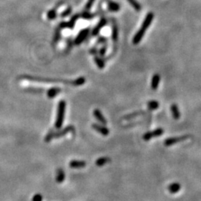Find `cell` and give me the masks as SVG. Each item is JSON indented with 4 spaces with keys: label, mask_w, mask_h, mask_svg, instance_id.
<instances>
[{
    "label": "cell",
    "mask_w": 201,
    "mask_h": 201,
    "mask_svg": "<svg viewBox=\"0 0 201 201\" xmlns=\"http://www.w3.org/2000/svg\"><path fill=\"white\" fill-rule=\"evenodd\" d=\"M154 17V14L151 12L148 13V15L145 17V19H144V21L142 22V25H141V28L136 32V34L134 35V38H133V43L134 45H137L142 39L143 37L145 35V32L149 28L151 22H153Z\"/></svg>",
    "instance_id": "1"
},
{
    "label": "cell",
    "mask_w": 201,
    "mask_h": 201,
    "mask_svg": "<svg viewBox=\"0 0 201 201\" xmlns=\"http://www.w3.org/2000/svg\"><path fill=\"white\" fill-rule=\"evenodd\" d=\"M65 112H66V101L60 100L57 108V115L56 121H55V127L57 129H60L63 124L64 120Z\"/></svg>",
    "instance_id": "2"
},
{
    "label": "cell",
    "mask_w": 201,
    "mask_h": 201,
    "mask_svg": "<svg viewBox=\"0 0 201 201\" xmlns=\"http://www.w3.org/2000/svg\"><path fill=\"white\" fill-rule=\"evenodd\" d=\"M72 130H73V127H72V126H69V127H66L65 129H63V131H60V132H58V133H53V132L49 133V134L46 136V138H45V141H46V142H49V141H50L51 140L53 139H55V138H60V137L66 135L67 133H69V131H72Z\"/></svg>",
    "instance_id": "3"
},
{
    "label": "cell",
    "mask_w": 201,
    "mask_h": 201,
    "mask_svg": "<svg viewBox=\"0 0 201 201\" xmlns=\"http://www.w3.org/2000/svg\"><path fill=\"white\" fill-rule=\"evenodd\" d=\"M164 133L163 129L162 128H157L153 131H149V132L146 133L143 136V139L145 141H149L151 139L154 138V137L159 136L162 135Z\"/></svg>",
    "instance_id": "4"
},
{
    "label": "cell",
    "mask_w": 201,
    "mask_h": 201,
    "mask_svg": "<svg viewBox=\"0 0 201 201\" xmlns=\"http://www.w3.org/2000/svg\"><path fill=\"white\" fill-rule=\"evenodd\" d=\"M89 32H90V28H85V29H83V30L80 31V33L78 34L77 37H76L75 39V41H74L75 44L77 45V46L81 44L82 42L85 40V39L87 38Z\"/></svg>",
    "instance_id": "5"
},
{
    "label": "cell",
    "mask_w": 201,
    "mask_h": 201,
    "mask_svg": "<svg viewBox=\"0 0 201 201\" xmlns=\"http://www.w3.org/2000/svg\"><path fill=\"white\" fill-rule=\"evenodd\" d=\"M188 136H177V137H171V138H168L165 141V146H171V145H174L175 143L179 142V141H184V140L187 139Z\"/></svg>",
    "instance_id": "6"
},
{
    "label": "cell",
    "mask_w": 201,
    "mask_h": 201,
    "mask_svg": "<svg viewBox=\"0 0 201 201\" xmlns=\"http://www.w3.org/2000/svg\"><path fill=\"white\" fill-rule=\"evenodd\" d=\"M106 24H107V19H106L105 18H102V19L100 20V22L98 23V25H96L94 28H93V32H92V34H93V36H96V35L98 34L100 31L101 30L104 26H105Z\"/></svg>",
    "instance_id": "7"
},
{
    "label": "cell",
    "mask_w": 201,
    "mask_h": 201,
    "mask_svg": "<svg viewBox=\"0 0 201 201\" xmlns=\"http://www.w3.org/2000/svg\"><path fill=\"white\" fill-rule=\"evenodd\" d=\"M92 127H93V128L94 129V130H95L97 132H98L99 134H100L101 135L103 136L109 135L110 131H109L108 129L106 127H104V126L100 125V124H93V125H92Z\"/></svg>",
    "instance_id": "8"
},
{
    "label": "cell",
    "mask_w": 201,
    "mask_h": 201,
    "mask_svg": "<svg viewBox=\"0 0 201 201\" xmlns=\"http://www.w3.org/2000/svg\"><path fill=\"white\" fill-rule=\"evenodd\" d=\"M93 115H94L95 118L98 120L100 123H101L104 125H106L107 123V120H106L105 117L104 116V115L102 114V113L98 110V109H95L93 112Z\"/></svg>",
    "instance_id": "9"
},
{
    "label": "cell",
    "mask_w": 201,
    "mask_h": 201,
    "mask_svg": "<svg viewBox=\"0 0 201 201\" xmlns=\"http://www.w3.org/2000/svg\"><path fill=\"white\" fill-rule=\"evenodd\" d=\"M79 15H75V16L73 17L71 20L69 22H62L60 23V28H73L75 27V22L77 21V19H78Z\"/></svg>",
    "instance_id": "10"
},
{
    "label": "cell",
    "mask_w": 201,
    "mask_h": 201,
    "mask_svg": "<svg viewBox=\"0 0 201 201\" xmlns=\"http://www.w3.org/2000/svg\"><path fill=\"white\" fill-rule=\"evenodd\" d=\"M159 82H160V76H159V75H158V74H155L152 77V79H151V89L154 90H156V89L158 88V87H159Z\"/></svg>",
    "instance_id": "11"
},
{
    "label": "cell",
    "mask_w": 201,
    "mask_h": 201,
    "mask_svg": "<svg viewBox=\"0 0 201 201\" xmlns=\"http://www.w3.org/2000/svg\"><path fill=\"white\" fill-rule=\"evenodd\" d=\"M87 165V163L84 161L80 160H72L69 162V166L73 168H81Z\"/></svg>",
    "instance_id": "12"
},
{
    "label": "cell",
    "mask_w": 201,
    "mask_h": 201,
    "mask_svg": "<svg viewBox=\"0 0 201 201\" xmlns=\"http://www.w3.org/2000/svg\"><path fill=\"white\" fill-rule=\"evenodd\" d=\"M171 111L174 119H179L180 117V113L177 104H172L171 106Z\"/></svg>",
    "instance_id": "13"
},
{
    "label": "cell",
    "mask_w": 201,
    "mask_h": 201,
    "mask_svg": "<svg viewBox=\"0 0 201 201\" xmlns=\"http://www.w3.org/2000/svg\"><path fill=\"white\" fill-rule=\"evenodd\" d=\"M107 8H108L109 11H113V12H116V11H118L120 10V5L117 2L110 1V2H108V3H107Z\"/></svg>",
    "instance_id": "14"
},
{
    "label": "cell",
    "mask_w": 201,
    "mask_h": 201,
    "mask_svg": "<svg viewBox=\"0 0 201 201\" xmlns=\"http://www.w3.org/2000/svg\"><path fill=\"white\" fill-rule=\"evenodd\" d=\"M65 179V173L62 168H58L57 171V177H56V181L58 183H61L64 181Z\"/></svg>",
    "instance_id": "15"
},
{
    "label": "cell",
    "mask_w": 201,
    "mask_h": 201,
    "mask_svg": "<svg viewBox=\"0 0 201 201\" xmlns=\"http://www.w3.org/2000/svg\"><path fill=\"white\" fill-rule=\"evenodd\" d=\"M61 90L60 88H57V87H54V88L50 89L49 90V91L47 92V95L49 98H55L57 95H58L60 93Z\"/></svg>",
    "instance_id": "16"
},
{
    "label": "cell",
    "mask_w": 201,
    "mask_h": 201,
    "mask_svg": "<svg viewBox=\"0 0 201 201\" xmlns=\"http://www.w3.org/2000/svg\"><path fill=\"white\" fill-rule=\"evenodd\" d=\"M179 189H180V185L178 183H173L168 186V191L172 194L177 193L179 192Z\"/></svg>",
    "instance_id": "17"
},
{
    "label": "cell",
    "mask_w": 201,
    "mask_h": 201,
    "mask_svg": "<svg viewBox=\"0 0 201 201\" xmlns=\"http://www.w3.org/2000/svg\"><path fill=\"white\" fill-rule=\"evenodd\" d=\"M110 161V159H109L108 157H101V158H99L96 160L95 162V165L97 166H103L105 164L108 163Z\"/></svg>",
    "instance_id": "18"
},
{
    "label": "cell",
    "mask_w": 201,
    "mask_h": 201,
    "mask_svg": "<svg viewBox=\"0 0 201 201\" xmlns=\"http://www.w3.org/2000/svg\"><path fill=\"white\" fill-rule=\"evenodd\" d=\"M94 60H95V63H96L97 66L98 67V69H104V66H105V63H104V60H103V59H101L100 57H99L98 56H95V57Z\"/></svg>",
    "instance_id": "19"
},
{
    "label": "cell",
    "mask_w": 201,
    "mask_h": 201,
    "mask_svg": "<svg viewBox=\"0 0 201 201\" xmlns=\"http://www.w3.org/2000/svg\"><path fill=\"white\" fill-rule=\"evenodd\" d=\"M159 104L157 100H150L149 102L148 103V109L151 110H156L157 108H159Z\"/></svg>",
    "instance_id": "20"
},
{
    "label": "cell",
    "mask_w": 201,
    "mask_h": 201,
    "mask_svg": "<svg viewBox=\"0 0 201 201\" xmlns=\"http://www.w3.org/2000/svg\"><path fill=\"white\" fill-rule=\"evenodd\" d=\"M127 1L129 2V3L131 4V6H132L133 8L136 10V11H141V5L137 2L136 0H127Z\"/></svg>",
    "instance_id": "21"
},
{
    "label": "cell",
    "mask_w": 201,
    "mask_h": 201,
    "mask_svg": "<svg viewBox=\"0 0 201 201\" xmlns=\"http://www.w3.org/2000/svg\"><path fill=\"white\" fill-rule=\"evenodd\" d=\"M85 83H86V79L84 77H80L72 82L73 86H81V85L84 84Z\"/></svg>",
    "instance_id": "22"
},
{
    "label": "cell",
    "mask_w": 201,
    "mask_h": 201,
    "mask_svg": "<svg viewBox=\"0 0 201 201\" xmlns=\"http://www.w3.org/2000/svg\"><path fill=\"white\" fill-rule=\"evenodd\" d=\"M112 39H113V41H117V39H118V28H117L116 25H114L113 28Z\"/></svg>",
    "instance_id": "23"
},
{
    "label": "cell",
    "mask_w": 201,
    "mask_h": 201,
    "mask_svg": "<svg viewBox=\"0 0 201 201\" xmlns=\"http://www.w3.org/2000/svg\"><path fill=\"white\" fill-rule=\"evenodd\" d=\"M57 17V14L55 10H50L47 14V17L49 19H54Z\"/></svg>",
    "instance_id": "24"
},
{
    "label": "cell",
    "mask_w": 201,
    "mask_h": 201,
    "mask_svg": "<svg viewBox=\"0 0 201 201\" xmlns=\"http://www.w3.org/2000/svg\"><path fill=\"white\" fill-rule=\"evenodd\" d=\"M81 17L85 19H91L92 18L94 17V14H92L91 13L89 12H84L82 14Z\"/></svg>",
    "instance_id": "25"
},
{
    "label": "cell",
    "mask_w": 201,
    "mask_h": 201,
    "mask_svg": "<svg viewBox=\"0 0 201 201\" xmlns=\"http://www.w3.org/2000/svg\"><path fill=\"white\" fill-rule=\"evenodd\" d=\"M95 1V0H88V2H87V5H86V10L89 11L93 5Z\"/></svg>",
    "instance_id": "26"
},
{
    "label": "cell",
    "mask_w": 201,
    "mask_h": 201,
    "mask_svg": "<svg viewBox=\"0 0 201 201\" xmlns=\"http://www.w3.org/2000/svg\"><path fill=\"white\" fill-rule=\"evenodd\" d=\"M71 11H72V8H71V7H69V8H68L66 10V11H63V12L62 13L60 16H61L62 17H65L68 16V15H69V14H70Z\"/></svg>",
    "instance_id": "27"
},
{
    "label": "cell",
    "mask_w": 201,
    "mask_h": 201,
    "mask_svg": "<svg viewBox=\"0 0 201 201\" xmlns=\"http://www.w3.org/2000/svg\"><path fill=\"white\" fill-rule=\"evenodd\" d=\"M42 195L37 194V195H35L32 198V201H42Z\"/></svg>",
    "instance_id": "28"
},
{
    "label": "cell",
    "mask_w": 201,
    "mask_h": 201,
    "mask_svg": "<svg viewBox=\"0 0 201 201\" xmlns=\"http://www.w3.org/2000/svg\"><path fill=\"white\" fill-rule=\"evenodd\" d=\"M106 52H107V47H106V46H103V47L100 49V51H99V54H100V56H104L106 54Z\"/></svg>",
    "instance_id": "29"
},
{
    "label": "cell",
    "mask_w": 201,
    "mask_h": 201,
    "mask_svg": "<svg viewBox=\"0 0 201 201\" xmlns=\"http://www.w3.org/2000/svg\"><path fill=\"white\" fill-rule=\"evenodd\" d=\"M60 32H59V31H57V32H56V34H55V38H54V42H57V41L59 40V39H60Z\"/></svg>",
    "instance_id": "30"
},
{
    "label": "cell",
    "mask_w": 201,
    "mask_h": 201,
    "mask_svg": "<svg viewBox=\"0 0 201 201\" xmlns=\"http://www.w3.org/2000/svg\"><path fill=\"white\" fill-rule=\"evenodd\" d=\"M106 41H107V39H106L104 37H100V39H98V42H106Z\"/></svg>",
    "instance_id": "31"
}]
</instances>
